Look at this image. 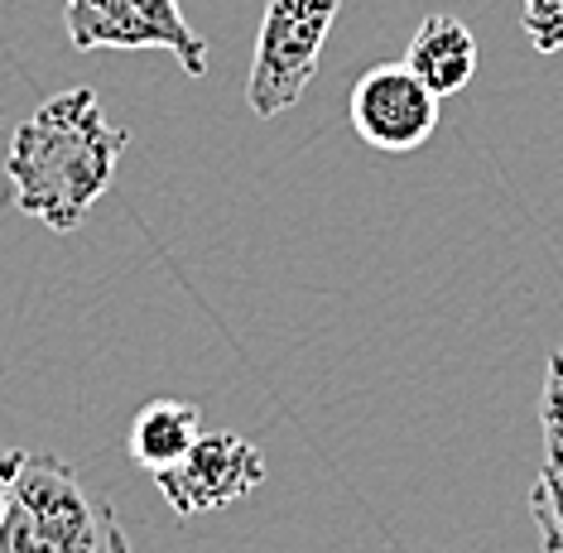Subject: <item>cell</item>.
<instances>
[{
	"mask_svg": "<svg viewBox=\"0 0 563 553\" xmlns=\"http://www.w3.org/2000/svg\"><path fill=\"white\" fill-rule=\"evenodd\" d=\"M131 135L117 131L92 87L48 97L30 121L10 135L5 154V202L48 231H73L111 188L121 150Z\"/></svg>",
	"mask_w": 563,
	"mask_h": 553,
	"instance_id": "cell-1",
	"label": "cell"
},
{
	"mask_svg": "<svg viewBox=\"0 0 563 553\" xmlns=\"http://www.w3.org/2000/svg\"><path fill=\"white\" fill-rule=\"evenodd\" d=\"M0 553H131V539L111 500L87 491L68 462L24 453L0 524Z\"/></svg>",
	"mask_w": 563,
	"mask_h": 553,
	"instance_id": "cell-2",
	"label": "cell"
},
{
	"mask_svg": "<svg viewBox=\"0 0 563 553\" xmlns=\"http://www.w3.org/2000/svg\"><path fill=\"white\" fill-rule=\"evenodd\" d=\"M342 0H265L261 34H255V58L246 77V107L255 115H279L303 97V87L318 73L332 20Z\"/></svg>",
	"mask_w": 563,
	"mask_h": 553,
	"instance_id": "cell-3",
	"label": "cell"
},
{
	"mask_svg": "<svg viewBox=\"0 0 563 553\" xmlns=\"http://www.w3.org/2000/svg\"><path fill=\"white\" fill-rule=\"evenodd\" d=\"M73 48H164L188 77L208 73V38L184 20L178 0H63Z\"/></svg>",
	"mask_w": 563,
	"mask_h": 553,
	"instance_id": "cell-4",
	"label": "cell"
},
{
	"mask_svg": "<svg viewBox=\"0 0 563 553\" xmlns=\"http://www.w3.org/2000/svg\"><path fill=\"white\" fill-rule=\"evenodd\" d=\"M439 92H429L415 77V68L400 63H376L356 77L352 97H347V115L352 131L366 140L371 150L386 154H409L439 131Z\"/></svg>",
	"mask_w": 563,
	"mask_h": 553,
	"instance_id": "cell-5",
	"label": "cell"
},
{
	"mask_svg": "<svg viewBox=\"0 0 563 553\" xmlns=\"http://www.w3.org/2000/svg\"><path fill=\"white\" fill-rule=\"evenodd\" d=\"M265 482V453L241 433H202L174 467L155 472L159 496L178 516H208V510L236 506Z\"/></svg>",
	"mask_w": 563,
	"mask_h": 553,
	"instance_id": "cell-6",
	"label": "cell"
},
{
	"mask_svg": "<svg viewBox=\"0 0 563 553\" xmlns=\"http://www.w3.org/2000/svg\"><path fill=\"white\" fill-rule=\"evenodd\" d=\"M405 63L415 68V77L439 97L463 92L477 73V34L467 30L457 15H429L409 34Z\"/></svg>",
	"mask_w": 563,
	"mask_h": 553,
	"instance_id": "cell-7",
	"label": "cell"
},
{
	"mask_svg": "<svg viewBox=\"0 0 563 553\" xmlns=\"http://www.w3.org/2000/svg\"><path fill=\"white\" fill-rule=\"evenodd\" d=\"M202 439V409L188 400H155L145 405L131 423V457L155 477V472L174 467Z\"/></svg>",
	"mask_w": 563,
	"mask_h": 553,
	"instance_id": "cell-8",
	"label": "cell"
},
{
	"mask_svg": "<svg viewBox=\"0 0 563 553\" xmlns=\"http://www.w3.org/2000/svg\"><path fill=\"white\" fill-rule=\"evenodd\" d=\"M530 520L540 530V549L563 553V462H544L540 482L530 491Z\"/></svg>",
	"mask_w": 563,
	"mask_h": 553,
	"instance_id": "cell-9",
	"label": "cell"
},
{
	"mask_svg": "<svg viewBox=\"0 0 563 553\" xmlns=\"http://www.w3.org/2000/svg\"><path fill=\"white\" fill-rule=\"evenodd\" d=\"M540 429H544V457L563 462V346H554L544 370V400H540Z\"/></svg>",
	"mask_w": 563,
	"mask_h": 553,
	"instance_id": "cell-10",
	"label": "cell"
},
{
	"mask_svg": "<svg viewBox=\"0 0 563 553\" xmlns=\"http://www.w3.org/2000/svg\"><path fill=\"white\" fill-rule=\"evenodd\" d=\"M520 30L540 54H559L563 48V0H525Z\"/></svg>",
	"mask_w": 563,
	"mask_h": 553,
	"instance_id": "cell-11",
	"label": "cell"
},
{
	"mask_svg": "<svg viewBox=\"0 0 563 553\" xmlns=\"http://www.w3.org/2000/svg\"><path fill=\"white\" fill-rule=\"evenodd\" d=\"M20 462L24 453H0V524H5V510H10V491H15V477H20Z\"/></svg>",
	"mask_w": 563,
	"mask_h": 553,
	"instance_id": "cell-12",
	"label": "cell"
}]
</instances>
